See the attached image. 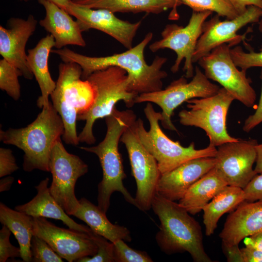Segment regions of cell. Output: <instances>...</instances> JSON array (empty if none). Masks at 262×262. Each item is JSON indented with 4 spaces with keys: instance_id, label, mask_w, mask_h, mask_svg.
<instances>
[{
    "instance_id": "34",
    "label": "cell",
    "mask_w": 262,
    "mask_h": 262,
    "mask_svg": "<svg viewBox=\"0 0 262 262\" xmlns=\"http://www.w3.org/2000/svg\"><path fill=\"white\" fill-rule=\"evenodd\" d=\"M91 235L98 246L97 253L91 257H83L78 262H115L114 257V244L104 237L94 232Z\"/></svg>"
},
{
    "instance_id": "2",
    "label": "cell",
    "mask_w": 262,
    "mask_h": 262,
    "mask_svg": "<svg viewBox=\"0 0 262 262\" xmlns=\"http://www.w3.org/2000/svg\"><path fill=\"white\" fill-rule=\"evenodd\" d=\"M136 119L132 110L120 111L115 107L112 113L105 117L107 131L104 139L95 146L80 147L98 158L103 176L98 184V206L105 213L110 206L111 196L116 191L121 193L128 202L136 207L135 198L123 184L126 175L118 149L123 133Z\"/></svg>"
},
{
    "instance_id": "16",
    "label": "cell",
    "mask_w": 262,
    "mask_h": 262,
    "mask_svg": "<svg viewBox=\"0 0 262 262\" xmlns=\"http://www.w3.org/2000/svg\"><path fill=\"white\" fill-rule=\"evenodd\" d=\"M33 234L46 241L63 259L68 262H77L87 256L95 255L98 246L87 233L56 226L45 217H33Z\"/></svg>"
},
{
    "instance_id": "40",
    "label": "cell",
    "mask_w": 262,
    "mask_h": 262,
    "mask_svg": "<svg viewBox=\"0 0 262 262\" xmlns=\"http://www.w3.org/2000/svg\"><path fill=\"white\" fill-rule=\"evenodd\" d=\"M239 15L243 13L250 6L262 8V0H228Z\"/></svg>"
},
{
    "instance_id": "13",
    "label": "cell",
    "mask_w": 262,
    "mask_h": 262,
    "mask_svg": "<svg viewBox=\"0 0 262 262\" xmlns=\"http://www.w3.org/2000/svg\"><path fill=\"white\" fill-rule=\"evenodd\" d=\"M120 141L127 150L132 175L137 185L134 198L136 207L143 211H148L151 208L161 175L157 162L140 142L132 124L125 129Z\"/></svg>"
},
{
    "instance_id": "26",
    "label": "cell",
    "mask_w": 262,
    "mask_h": 262,
    "mask_svg": "<svg viewBox=\"0 0 262 262\" xmlns=\"http://www.w3.org/2000/svg\"><path fill=\"white\" fill-rule=\"evenodd\" d=\"M76 5L92 8L104 9L112 12H145L159 14L169 8L175 10L181 4L178 0H72Z\"/></svg>"
},
{
    "instance_id": "23",
    "label": "cell",
    "mask_w": 262,
    "mask_h": 262,
    "mask_svg": "<svg viewBox=\"0 0 262 262\" xmlns=\"http://www.w3.org/2000/svg\"><path fill=\"white\" fill-rule=\"evenodd\" d=\"M54 46V38L49 34L40 40L33 48L28 50V65L41 91V96L37 100V105L40 108L49 105V97L56 86V82L51 78L48 66L49 55Z\"/></svg>"
},
{
    "instance_id": "1",
    "label": "cell",
    "mask_w": 262,
    "mask_h": 262,
    "mask_svg": "<svg viewBox=\"0 0 262 262\" xmlns=\"http://www.w3.org/2000/svg\"><path fill=\"white\" fill-rule=\"evenodd\" d=\"M153 37L151 32L147 33L136 46L127 50L112 55L92 57L76 52L67 48L52 49L64 62H74L82 67V78L86 80L95 71L110 66H117L128 73L130 91L139 95L161 90L163 79L167 76L162 68L167 61L164 57L156 56L150 65L144 58V50Z\"/></svg>"
},
{
    "instance_id": "42",
    "label": "cell",
    "mask_w": 262,
    "mask_h": 262,
    "mask_svg": "<svg viewBox=\"0 0 262 262\" xmlns=\"http://www.w3.org/2000/svg\"><path fill=\"white\" fill-rule=\"evenodd\" d=\"M244 243L246 246L262 252V231L246 237Z\"/></svg>"
},
{
    "instance_id": "17",
    "label": "cell",
    "mask_w": 262,
    "mask_h": 262,
    "mask_svg": "<svg viewBox=\"0 0 262 262\" xmlns=\"http://www.w3.org/2000/svg\"><path fill=\"white\" fill-rule=\"evenodd\" d=\"M66 11L76 18L81 31L91 29L111 36L126 49L132 47V42L142 21L131 23L117 18L115 13L104 9H92L71 2Z\"/></svg>"
},
{
    "instance_id": "20",
    "label": "cell",
    "mask_w": 262,
    "mask_h": 262,
    "mask_svg": "<svg viewBox=\"0 0 262 262\" xmlns=\"http://www.w3.org/2000/svg\"><path fill=\"white\" fill-rule=\"evenodd\" d=\"M262 231V202L245 201L228 216L219 237L222 245L230 246Z\"/></svg>"
},
{
    "instance_id": "41",
    "label": "cell",
    "mask_w": 262,
    "mask_h": 262,
    "mask_svg": "<svg viewBox=\"0 0 262 262\" xmlns=\"http://www.w3.org/2000/svg\"><path fill=\"white\" fill-rule=\"evenodd\" d=\"M243 262H262V252L246 246L241 249Z\"/></svg>"
},
{
    "instance_id": "19",
    "label": "cell",
    "mask_w": 262,
    "mask_h": 262,
    "mask_svg": "<svg viewBox=\"0 0 262 262\" xmlns=\"http://www.w3.org/2000/svg\"><path fill=\"white\" fill-rule=\"evenodd\" d=\"M215 164V159L212 157L186 161L161 174L156 193L169 200L179 201L194 183L214 167Z\"/></svg>"
},
{
    "instance_id": "29",
    "label": "cell",
    "mask_w": 262,
    "mask_h": 262,
    "mask_svg": "<svg viewBox=\"0 0 262 262\" xmlns=\"http://www.w3.org/2000/svg\"><path fill=\"white\" fill-rule=\"evenodd\" d=\"M181 4L190 7L193 11H211L227 19L239 15L228 0H178Z\"/></svg>"
},
{
    "instance_id": "39",
    "label": "cell",
    "mask_w": 262,
    "mask_h": 262,
    "mask_svg": "<svg viewBox=\"0 0 262 262\" xmlns=\"http://www.w3.org/2000/svg\"><path fill=\"white\" fill-rule=\"evenodd\" d=\"M222 247L228 262H243L242 254L239 245L227 246L222 244Z\"/></svg>"
},
{
    "instance_id": "43",
    "label": "cell",
    "mask_w": 262,
    "mask_h": 262,
    "mask_svg": "<svg viewBox=\"0 0 262 262\" xmlns=\"http://www.w3.org/2000/svg\"><path fill=\"white\" fill-rule=\"evenodd\" d=\"M256 159L254 170L257 174L262 173V143L256 146Z\"/></svg>"
},
{
    "instance_id": "25",
    "label": "cell",
    "mask_w": 262,
    "mask_h": 262,
    "mask_svg": "<svg viewBox=\"0 0 262 262\" xmlns=\"http://www.w3.org/2000/svg\"><path fill=\"white\" fill-rule=\"evenodd\" d=\"M227 185L213 168L194 183L178 203L190 214L195 215Z\"/></svg>"
},
{
    "instance_id": "9",
    "label": "cell",
    "mask_w": 262,
    "mask_h": 262,
    "mask_svg": "<svg viewBox=\"0 0 262 262\" xmlns=\"http://www.w3.org/2000/svg\"><path fill=\"white\" fill-rule=\"evenodd\" d=\"M185 76L173 81L164 89L138 95L135 103H153L162 109L163 127L171 131L177 130L171 121L174 111L180 105L194 98H203L216 94L220 88L211 82L199 68L196 66L195 74L188 82Z\"/></svg>"
},
{
    "instance_id": "33",
    "label": "cell",
    "mask_w": 262,
    "mask_h": 262,
    "mask_svg": "<svg viewBox=\"0 0 262 262\" xmlns=\"http://www.w3.org/2000/svg\"><path fill=\"white\" fill-rule=\"evenodd\" d=\"M32 262H62L60 257L42 238L33 235L31 240Z\"/></svg>"
},
{
    "instance_id": "46",
    "label": "cell",
    "mask_w": 262,
    "mask_h": 262,
    "mask_svg": "<svg viewBox=\"0 0 262 262\" xmlns=\"http://www.w3.org/2000/svg\"><path fill=\"white\" fill-rule=\"evenodd\" d=\"M259 30L262 33V19L259 21Z\"/></svg>"
},
{
    "instance_id": "15",
    "label": "cell",
    "mask_w": 262,
    "mask_h": 262,
    "mask_svg": "<svg viewBox=\"0 0 262 262\" xmlns=\"http://www.w3.org/2000/svg\"><path fill=\"white\" fill-rule=\"evenodd\" d=\"M219 17L216 14L204 22L202 34L193 54V63L197 62L201 58L222 44L226 43L232 47L244 40L249 30L243 35L238 34L237 32L248 24L258 22L262 17V8L250 6L233 19L222 21Z\"/></svg>"
},
{
    "instance_id": "21",
    "label": "cell",
    "mask_w": 262,
    "mask_h": 262,
    "mask_svg": "<svg viewBox=\"0 0 262 262\" xmlns=\"http://www.w3.org/2000/svg\"><path fill=\"white\" fill-rule=\"evenodd\" d=\"M45 9V17L39 24L55 40L54 47L61 49L67 45L86 46L80 28L65 10L49 0H37Z\"/></svg>"
},
{
    "instance_id": "38",
    "label": "cell",
    "mask_w": 262,
    "mask_h": 262,
    "mask_svg": "<svg viewBox=\"0 0 262 262\" xmlns=\"http://www.w3.org/2000/svg\"><path fill=\"white\" fill-rule=\"evenodd\" d=\"M262 81L261 94L257 108L255 113L245 120L243 127L244 131L248 132L262 122V68L260 74Z\"/></svg>"
},
{
    "instance_id": "47",
    "label": "cell",
    "mask_w": 262,
    "mask_h": 262,
    "mask_svg": "<svg viewBox=\"0 0 262 262\" xmlns=\"http://www.w3.org/2000/svg\"><path fill=\"white\" fill-rule=\"evenodd\" d=\"M23 0V1H24L25 2H27V1H29L30 0Z\"/></svg>"
},
{
    "instance_id": "30",
    "label": "cell",
    "mask_w": 262,
    "mask_h": 262,
    "mask_svg": "<svg viewBox=\"0 0 262 262\" xmlns=\"http://www.w3.org/2000/svg\"><path fill=\"white\" fill-rule=\"evenodd\" d=\"M22 76L20 70L4 59L0 60V88L15 100L20 97L18 77Z\"/></svg>"
},
{
    "instance_id": "6",
    "label": "cell",
    "mask_w": 262,
    "mask_h": 262,
    "mask_svg": "<svg viewBox=\"0 0 262 262\" xmlns=\"http://www.w3.org/2000/svg\"><path fill=\"white\" fill-rule=\"evenodd\" d=\"M86 80L94 89V100L87 111L78 115V120L85 121L78 138L80 142L91 145L96 142L93 132L96 121L110 115L119 101L131 107L138 95L129 89L130 81L127 72L117 66L95 71Z\"/></svg>"
},
{
    "instance_id": "31",
    "label": "cell",
    "mask_w": 262,
    "mask_h": 262,
    "mask_svg": "<svg viewBox=\"0 0 262 262\" xmlns=\"http://www.w3.org/2000/svg\"><path fill=\"white\" fill-rule=\"evenodd\" d=\"M248 49V52L244 51L239 46L230 49L231 56L235 65L245 71L253 67H262V45L259 52Z\"/></svg>"
},
{
    "instance_id": "44",
    "label": "cell",
    "mask_w": 262,
    "mask_h": 262,
    "mask_svg": "<svg viewBox=\"0 0 262 262\" xmlns=\"http://www.w3.org/2000/svg\"><path fill=\"white\" fill-rule=\"evenodd\" d=\"M14 181V178L13 177L8 176L2 178L0 180V192L9 190Z\"/></svg>"
},
{
    "instance_id": "4",
    "label": "cell",
    "mask_w": 262,
    "mask_h": 262,
    "mask_svg": "<svg viewBox=\"0 0 262 262\" xmlns=\"http://www.w3.org/2000/svg\"><path fill=\"white\" fill-rule=\"evenodd\" d=\"M64 132L62 119L50 101L27 126L0 130V140L5 144L14 145L23 150L24 171L38 169L49 172L52 149Z\"/></svg>"
},
{
    "instance_id": "27",
    "label": "cell",
    "mask_w": 262,
    "mask_h": 262,
    "mask_svg": "<svg viewBox=\"0 0 262 262\" xmlns=\"http://www.w3.org/2000/svg\"><path fill=\"white\" fill-rule=\"evenodd\" d=\"M245 200L244 190L238 187L227 185L217 194L202 210L206 235L213 234L220 217Z\"/></svg>"
},
{
    "instance_id": "3",
    "label": "cell",
    "mask_w": 262,
    "mask_h": 262,
    "mask_svg": "<svg viewBox=\"0 0 262 262\" xmlns=\"http://www.w3.org/2000/svg\"><path fill=\"white\" fill-rule=\"evenodd\" d=\"M151 208L160 222L155 238L162 251L167 254L187 252L194 262H213L205 251L199 223L179 203L156 193Z\"/></svg>"
},
{
    "instance_id": "37",
    "label": "cell",
    "mask_w": 262,
    "mask_h": 262,
    "mask_svg": "<svg viewBox=\"0 0 262 262\" xmlns=\"http://www.w3.org/2000/svg\"><path fill=\"white\" fill-rule=\"evenodd\" d=\"M19 169L12 151L9 148H0V177L11 174Z\"/></svg>"
},
{
    "instance_id": "8",
    "label": "cell",
    "mask_w": 262,
    "mask_h": 262,
    "mask_svg": "<svg viewBox=\"0 0 262 262\" xmlns=\"http://www.w3.org/2000/svg\"><path fill=\"white\" fill-rule=\"evenodd\" d=\"M234 100L233 96L223 87L213 96L189 99L186 101L189 110L179 113L180 122L203 130L209 139V145L213 147L236 141L239 138L230 136L226 126L228 110Z\"/></svg>"
},
{
    "instance_id": "24",
    "label": "cell",
    "mask_w": 262,
    "mask_h": 262,
    "mask_svg": "<svg viewBox=\"0 0 262 262\" xmlns=\"http://www.w3.org/2000/svg\"><path fill=\"white\" fill-rule=\"evenodd\" d=\"M79 201L80 206L73 215L84 222L94 232L113 243L119 240L131 241L130 232L127 228L112 224L98 206L85 197Z\"/></svg>"
},
{
    "instance_id": "5",
    "label": "cell",
    "mask_w": 262,
    "mask_h": 262,
    "mask_svg": "<svg viewBox=\"0 0 262 262\" xmlns=\"http://www.w3.org/2000/svg\"><path fill=\"white\" fill-rule=\"evenodd\" d=\"M58 68L56 86L50 96L51 103L64 123L63 140L66 144L76 146L80 143L76 129L78 115L91 107L94 91L89 82L82 78V69L78 64L63 62Z\"/></svg>"
},
{
    "instance_id": "14",
    "label": "cell",
    "mask_w": 262,
    "mask_h": 262,
    "mask_svg": "<svg viewBox=\"0 0 262 262\" xmlns=\"http://www.w3.org/2000/svg\"><path fill=\"white\" fill-rule=\"evenodd\" d=\"M257 144L256 139H238L218 147L214 168L228 185L244 189L257 174L253 168Z\"/></svg>"
},
{
    "instance_id": "32",
    "label": "cell",
    "mask_w": 262,
    "mask_h": 262,
    "mask_svg": "<svg viewBox=\"0 0 262 262\" xmlns=\"http://www.w3.org/2000/svg\"><path fill=\"white\" fill-rule=\"evenodd\" d=\"M114 261L116 262H152L147 252L129 247L123 240L114 243Z\"/></svg>"
},
{
    "instance_id": "35",
    "label": "cell",
    "mask_w": 262,
    "mask_h": 262,
    "mask_svg": "<svg viewBox=\"0 0 262 262\" xmlns=\"http://www.w3.org/2000/svg\"><path fill=\"white\" fill-rule=\"evenodd\" d=\"M11 231L5 225L0 230V262H5L9 258L21 257L20 247H16L10 243Z\"/></svg>"
},
{
    "instance_id": "28",
    "label": "cell",
    "mask_w": 262,
    "mask_h": 262,
    "mask_svg": "<svg viewBox=\"0 0 262 262\" xmlns=\"http://www.w3.org/2000/svg\"><path fill=\"white\" fill-rule=\"evenodd\" d=\"M33 217L0 203V222L6 226L17 240L23 262L32 261L31 240L33 235Z\"/></svg>"
},
{
    "instance_id": "10",
    "label": "cell",
    "mask_w": 262,
    "mask_h": 262,
    "mask_svg": "<svg viewBox=\"0 0 262 262\" xmlns=\"http://www.w3.org/2000/svg\"><path fill=\"white\" fill-rule=\"evenodd\" d=\"M230 47L228 44H222L197 62L208 79L219 83L235 99L250 108L255 104L256 94L251 85V80L246 76V71L239 70L233 62Z\"/></svg>"
},
{
    "instance_id": "7",
    "label": "cell",
    "mask_w": 262,
    "mask_h": 262,
    "mask_svg": "<svg viewBox=\"0 0 262 262\" xmlns=\"http://www.w3.org/2000/svg\"><path fill=\"white\" fill-rule=\"evenodd\" d=\"M144 112L149 122V130L145 129L140 118L132 123V127L141 143L156 160L161 174L193 159L215 157L217 151L215 147L209 145L204 148L196 149L194 142L185 147L168 137L159 124L161 112L156 111L151 103L147 104Z\"/></svg>"
},
{
    "instance_id": "45",
    "label": "cell",
    "mask_w": 262,
    "mask_h": 262,
    "mask_svg": "<svg viewBox=\"0 0 262 262\" xmlns=\"http://www.w3.org/2000/svg\"><path fill=\"white\" fill-rule=\"evenodd\" d=\"M66 11L72 0H49Z\"/></svg>"
},
{
    "instance_id": "36",
    "label": "cell",
    "mask_w": 262,
    "mask_h": 262,
    "mask_svg": "<svg viewBox=\"0 0 262 262\" xmlns=\"http://www.w3.org/2000/svg\"><path fill=\"white\" fill-rule=\"evenodd\" d=\"M243 190L245 201L262 202V173L256 174Z\"/></svg>"
},
{
    "instance_id": "12",
    "label": "cell",
    "mask_w": 262,
    "mask_h": 262,
    "mask_svg": "<svg viewBox=\"0 0 262 262\" xmlns=\"http://www.w3.org/2000/svg\"><path fill=\"white\" fill-rule=\"evenodd\" d=\"M212 13L211 11H193L185 27L176 24L167 25L161 33L162 38L149 45V49L153 52L164 49L173 50L177 58L171 68L172 72L175 73L179 70L181 62L184 59L183 70L185 77H193V54L202 34L203 24Z\"/></svg>"
},
{
    "instance_id": "18",
    "label": "cell",
    "mask_w": 262,
    "mask_h": 262,
    "mask_svg": "<svg viewBox=\"0 0 262 262\" xmlns=\"http://www.w3.org/2000/svg\"><path fill=\"white\" fill-rule=\"evenodd\" d=\"M37 21L30 15L27 19L11 17L8 28L0 26V54L2 58L19 69L22 76L31 80L33 75L27 63L26 44L36 29Z\"/></svg>"
},
{
    "instance_id": "11",
    "label": "cell",
    "mask_w": 262,
    "mask_h": 262,
    "mask_svg": "<svg viewBox=\"0 0 262 262\" xmlns=\"http://www.w3.org/2000/svg\"><path fill=\"white\" fill-rule=\"evenodd\" d=\"M88 170L87 164L79 156L69 153L61 138L58 139L52 149L50 158L49 172L52 180L49 190L69 215H73L80 206L75 187L78 179Z\"/></svg>"
},
{
    "instance_id": "22",
    "label": "cell",
    "mask_w": 262,
    "mask_h": 262,
    "mask_svg": "<svg viewBox=\"0 0 262 262\" xmlns=\"http://www.w3.org/2000/svg\"><path fill=\"white\" fill-rule=\"evenodd\" d=\"M49 179L41 180L35 187L36 195L28 202L15 207V210L33 217H45L61 220L69 228L90 233L91 229L71 218L51 194L48 187Z\"/></svg>"
}]
</instances>
